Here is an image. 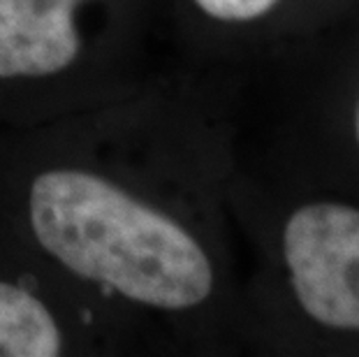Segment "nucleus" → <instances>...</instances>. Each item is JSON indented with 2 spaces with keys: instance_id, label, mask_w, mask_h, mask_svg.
Listing matches in <instances>:
<instances>
[{
  "instance_id": "1",
  "label": "nucleus",
  "mask_w": 359,
  "mask_h": 357,
  "mask_svg": "<svg viewBox=\"0 0 359 357\" xmlns=\"http://www.w3.org/2000/svg\"><path fill=\"white\" fill-rule=\"evenodd\" d=\"M28 225L51 260L123 299L188 311L211 297V257L177 218L111 179L51 167L28 186Z\"/></svg>"
},
{
  "instance_id": "2",
  "label": "nucleus",
  "mask_w": 359,
  "mask_h": 357,
  "mask_svg": "<svg viewBox=\"0 0 359 357\" xmlns=\"http://www.w3.org/2000/svg\"><path fill=\"white\" fill-rule=\"evenodd\" d=\"M283 260L304 314L325 328L359 332V209L302 204L283 227Z\"/></svg>"
},
{
  "instance_id": "3",
  "label": "nucleus",
  "mask_w": 359,
  "mask_h": 357,
  "mask_svg": "<svg viewBox=\"0 0 359 357\" xmlns=\"http://www.w3.org/2000/svg\"><path fill=\"white\" fill-rule=\"evenodd\" d=\"M90 0H0V81H33L77 60V12Z\"/></svg>"
},
{
  "instance_id": "4",
  "label": "nucleus",
  "mask_w": 359,
  "mask_h": 357,
  "mask_svg": "<svg viewBox=\"0 0 359 357\" xmlns=\"http://www.w3.org/2000/svg\"><path fill=\"white\" fill-rule=\"evenodd\" d=\"M65 334L53 311L28 288L0 278V357H53Z\"/></svg>"
},
{
  "instance_id": "5",
  "label": "nucleus",
  "mask_w": 359,
  "mask_h": 357,
  "mask_svg": "<svg viewBox=\"0 0 359 357\" xmlns=\"http://www.w3.org/2000/svg\"><path fill=\"white\" fill-rule=\"evenodd\" d=\"M190 3L220 24H250L276 10L280 0H190Z\"/></svg>"
},
{
  "instance_id": "6",
  "label": "nucleus",
  "mask_w": 359,
  "mask_h": 357,
  "mask_svg": "<svg viewBox=\"0 0 359 357\" xmlns=\"http://www.w3.org/2000/svg\"><path fill=\"white\" fill-rule=\"evenodd\" d=\"M355 135H357V144H359V105H357V114H355Z\"/></svg>"
}]
</instances>
